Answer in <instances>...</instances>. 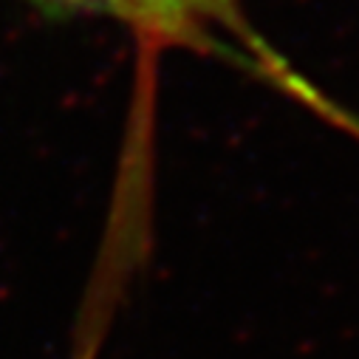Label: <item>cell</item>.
<instances>
[{
	"label": "cell",
	"mask_w": 359,
	"mask_h": 359,
	"mask_svg": "<svg viewBox=\"0 0 359 359\" xmlns=\"http://www.w3.org/2000/svg\"><path fill=\"white\" fill-rule=\"evenodd\" d=\"M43 6H51V9H62V0H37Z\"/></svg>",
	"instance_id": "7a4b0ae2"
},
{
	"label": "cell",
	"mask_w": 359,
	"mask_h": 359,
	"mask_svg": "<svg viewBox=\"0 0 359 359\" xmlns=\"http://www.w3.org/2000/svg\"><path fill=\"white\" fill-rule=\"evenodd\" d=\"M229 4L232 0H62V9L102 12L147 32L182 34L215 18Z\"/></svg>",
	"instance_id": "6da1fadb"
}]
</instances>
